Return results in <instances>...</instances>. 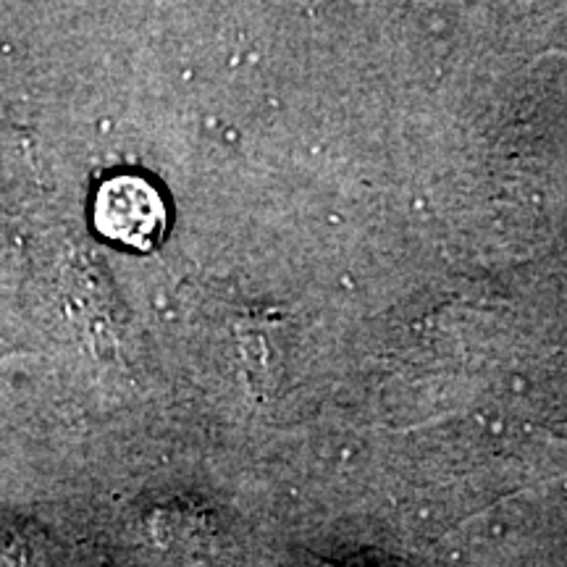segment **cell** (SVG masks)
Instances as JSON below:
<instances>
[{
    "mask_svg": "<svg viewBox=\"0 0 567 567\" xmlns=\"http://www.w3.org/2000/svg\"><path fill=\"white\" fill-rule=\"evenodd\" d=\"M97 224L118 243L151 245L163 226V205L145 182L116 179L103 187Z\"/></svg>",
    "mask_w": 567,
    "mask_h": 567,
    "instance_id": "obj_1",
    "label": "cell"
}]
</instances>
